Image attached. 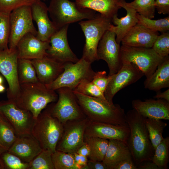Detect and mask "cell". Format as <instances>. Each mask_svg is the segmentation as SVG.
<instances>
[{"label": "cell", "instance_id": "7c38bea8", "mask_svg": "<svg viewBox=\"0 0 169 169\" xmlns=\"http://www.w3.org/2000/svg\"><path fill=\"white\" fill-rule=\"evenodd\" d=\"M0 113L12 126L17 136L31 135L35 119L31 112L8 100L0 102Z\"/></svg>", "mask_w": 169, "mask_h": 169}, {"label": "cell", "instance_id": "ee69618b", "mask_svg": "<svg viewBox=\"0 0 169 169\" xmlns=\"http://www.w3.org/2000/svg\"><path fill=\"white\" fill-rule=\"evenodd\" d=\"M155 4L159 14H169V0H155Z\"/></svg>", "mask_w": 169, "mask_h": 169}, {"label": "cell", "instance_id": "e575fe53", "mask_svg": "<svg viewBox=\"0 0 169 169\" xmlns=\"http://www.w3.org/2000/svg\"><path fill=\"white\" fill-rule=\"evenodd\" d=\"M155 0H134L126 4L134 9L140 15L152 19L154 17L155 11Z\"/></svg>", "mask_w": 169, "mask_h": 169}, {"label": "cell", "instance_id": "8d00e7d4", "mask_svg": "<svg viewBox=\"0 0 169 169\" xmlns=\"http://www.w3.org/2000/svg\"><path fill=\"white\" fill-rule=\"evenodd\" d=\"M10 13L0 12V50L8 48Z\"/></svg>", "mask_w": 169, "mask_h": 169}, {"label": "cell", "instance_id": "d4e9b609", "mask_svg": "<svg viewBox=\"0 0 169 169\" xmlns=\"http://www.w3.org/2000/svg\"><path fill=\"white\" fill-rule=\"evenodd\" d=\"M77 6L82 9L92 10L99 13L102 16L110 20L117 15L121 8V0H75Z\"/></svg>", "mask_w": 169, "mask_h": 169}, {"label": "cell", "instance_id": "f546056e", "mask_svg": "<svg viewBox=\"0 0 169 169\" xmlns=\"http://www.w3.org/2000/svg\"><path fill=\"white\" fill-rule=\"evenodd\" d=\"M18 75L20 84L38 81L35 68L30 60L18 59Z\"/></svg>", "mask_w": 169, "mask_h": 169}, {"label": "cell", "instance_id": "f6af8a7d", "mask_svg": "<svg viewBox=\"0 0 169 169\" xmlns=\"http://www.w3.org/2000/svg\"><path fill=\"white\" fill-rule=\"evenodd\" d=\"M76 163L79 166L81 169H86L88 158L76 152L72 153Z\"/></svg>", "mask_w": 169, "mask_h": 169}, {"label": "cell", "instance_id": "f1b7e54d", "mask_svg": "<svg viewBox=\"0 0 169 169\" xmlns=\"http://www.w3.org/2000/svg\"><path fill=\"white\" fill-rule=\"evenodd\" d=\"M84 141L89 145L90 153L89 159L103 161L109 144V140L97 137L84 138Z\"/></svg>", "mask_w": 169, "mask_h": 169}, {"label": "cell", "instance_id": "2e32d148", "mask_svg": "<svg viewBox=\"0 0 169 169\" xmlns=\"http://www.w3.org/2000/svg\"><path fill=\"white\" fill-rule=\"evenodd\" d=\"M69 25L59 29L51 36L50 46L46 51L47 56L62 63H75L79 60L69 44L67 33Z\"/></svg>", "mask_w": 169, "mask_h": 169}, {"label": "cell", "instance_id": "f5cc1de1", "mask_svg": "<svg viewBox=\"0 0 169 169\" xmlns=\"http://www.w3.org/2000/svg\"><path fill=\"white\" fill-rule=\"evenodd\" d=\"M0 169H4L2 161L0 157Z\"/></svg>", "mask_w": 169, "mask_h": 169}, {"label": "cell", "instance_id": "52a82bcc", "mask_svg": "<svg viewBox=\"0 0 169 169\" xmlns=\"http://www.w3.org/2000/svg\"><path fill=\"white\" fill-rule=\"evenodd\" d=\"M91 64L82 57L75 63H65L62 73L53 82L45 85L53 90L63 87H68L73 90L84 81H92L95 72L93 70Z\"/></svg>", "mask_w": 169, "mask_h": 169}, {"label": "cell", "instance_id": "c3c4849f", "mask_svg": "<svg viewBox=\"0 0 169 169\" xmlns=\"http://www.w3.org/2000/svg\"><path fill=\"white\" fill-rule=\"evenodd\" d=\"M77 153L88 158L90 153V150L88 144L86 142L78 149Z\"/></svg>", "mask_w": 169, "mask_h": 169}, {"label": "cell", "instance_id": "d6a6232c", "mask_svg": "<svg viewBox=\"0 0 169 169\" xmlns=\"http://www.w3.org/2000/svg\"><path fill=\"white\" fill-rule=\"evenodd\" d=\"M52 159L54 169H81L72 153L56 150L52 154Z\"/></svg>", "mask_w": 169, "mask_h": 169}, {"label": "cell", "instance_id": "9a60e30c", "mask_svg": "<svg viewBox=\"0 0 169 169\" xmlns=\"http://www.w3.org/2000/svg\"><path fill=\"white\" fill-rule=\"evenodd\" d=\"M144 76L143 73L136 65L131 63H123L119 71L111 75V79L104 92L106 100L113 103L114 97L117 92L136 83Z\"/></svg>", "mask_w": 169, "mask_h": 169}, {"label": "cell", "instance_id": "681fc988", "mask_svg": "<svg viewBox=\"0 0 169 169\" xmlns=\"http://www.w3.org/2000/svg\"><path fill=\"white\" fill-rule=\"evenodd\" d=\"M154 97L163 99L169 102V89L163 92L158 91Z\"/></svg>", "mask_w": 169, "mask_h": 169}, {"label": "cell", "instance_id": "cb8c5ba5", "mask_svg": "<svg viewBox=\"0 0 169 169\" xmlns=\"http://www.w3.org/2000/svg\"><path fill=\"white\" fill-rule=\"evenodd\" d=\"M120 6L126 10V14L120 18H119L117 15L113 17L111 22L116 26L111 24L108 29L115 34L116 41L119 44L125 34L137 24L138 22L137 13L134 9L126 4L125 0H121Z\"/></svg>", "mask_w": 169, "mask_h": 169}, {"label": "cell", "instance_id": "4316f807", "mask_svg": "<svg viewBox=\"0 0 169 169\" xmlns=\"http://www.w3.org/2000/svg\"><path fill=\"white\" fill-rule=\"evenodd\" d=\"M131 157V154L126 142L120 140H110L103 161L108 169H113L119 162Z\"/></svg>", "mask_w": 169, "mask_h": 169}, {"label": "cell", "instance_id": "4fadbf2b", "mask_svg": "<svg viewBox=\"0 0 169 169\" xmlns=\"http://www.w3.org/2000/svg\"><path fill=\"white\" fill-rule=\"evenodd\" d=\"M18 53L16 48L0 50V73L7 81L8 87L7 95L8 100H13L20 90L18 75Z\"/></svg>", "mask_w": 169, "mask_h": 169}, {"label": "cell", "instance_id": "8fae6325", "mask_svg": "<svg viewBox=\"0 0 169 169\" xmlns=\"http://www.w3.org/2000/svg\"><path fill=\"white\" fill-rule=\"evenodd\" d=\"M89 121L86 117L69 121L64 124L63 132L56 150L70 153L76 152L85 143L84 133Z\"/></svg>", "mask_w": 169, "mask_h": 169}, {"label": "cell", "instance_id": "f907efd6", "mask_svg": "<svg viewBox=\"0 0 169 169\" xmlns=\"http://www.w3.org/2000/svg\"><path fill=\"white\" fill-rule=\"evenodd\" d=\"M5 87L3 84H0V93L4 92L5 90Z\"/></svg>", "mask_w": 169, "mask_h": 169}, {"label": "cell", "instance_id": "7402d4cb", "mask_svg": "<svg viewBox=\"0 0 169 169\" xmlns=\"http://www.w3.org/2000/svg\"><path fill=\"white\" fill-rule=\"evenodd\" d=\"M159 35L158 32L137 23L127 33L121 42L126 46L152 48Z\"/></svg>", "mask_w": 169, "mask_h": 169}, {"label": "cell", "instance_id": "484cf974", "mask_svg": "<svg viewBox=\"0 0 169 169\" xmlns=\"http://www.w3.org/2000/svg\"><path fill=\"white\" fill-rule=\"evenodd\" d=\"M144 84L145 89L155 91L169 87V56L164 57L152 74L146 78Z\"/></svg>", "mask_w": 169, "mask_h": 169}, {"label": "cell", "instance_id": "ffe728a7", "mask_svg": "<svg viewBox=\"0 0 169 169\" xmlns=\"http://www.w3.org/2000/svg\"><path fill=\"white\" fill-rule=\"evenodd\" d=\"M133 109L147 118L169 120V102L161 99L132 101Z\"/></svg>", "mask_w": 169, "mask_h": 169}, {"label": "cell", "instance_id": "5bb4252c", "mask_svg": "<svg viewBox=\"0 0 169 169\" xmlns=\"http://www.w3.org/2000/svg\"><path fill=\"white\" fill-rule=\"evenodd\" d=\"M97 55L98 60L102 59L107 63L109 75L116 73L122 67L120 46L116 41L114 32L109 30L105 32L99 43Z\"/></svg>", "mask_w": 169, "mask_h": 169}, {"label": "cell", "instance_id": "603a6c76", "mask_svg": "<svg viewBox=\"0 0 169 169\" xmlns=\"http://www.w3.org/2000/svg\"><path fill=\"white\" fill-rule=\"evenodd\" d=\"M42 150L37 141L31 135H27L18 136L8 151L29 163Z\"/></svg>", "mask_w": 169, "mask_h": 169}, {"label": "cell", "instance_id": "6da1fadb", "mask_svg": "<svg viewBox=\"0 0 169 169\" xmlns=\"http://www.w3.org/2000/svg\"><path fill=\"white\" fill-rule=\"evenodd\" d=\"M146 118L134 109L125 113L130 129L127 144L137 166L144 162L151 161L154 152L145 125Z\"/></svg>", "mask_w": 169, "mask_h": 169}, {"label": "cell", "instance_id": "7dc6e473", "mask_svg": "<svg viewBox=\"0 0 169 169\" xmlns=\"http://www.w3.org/2000/svg\"><path fill=\"white\" fill-rule=\"evenodd\" d=\"M137 169H160L152 161H147L143 162L137 166Z\"/></svg>", "mask_w": 169, "mask_h": 169}, {"label": "cell", "instance_id": "83f0119b", "mask_svg": "<svg viewBox=\"0 0 169 169\" xmlns=\"http://www.w3.org/2000/svg\"><path fill=\"white\" fill-rule=\"evenodd\" d=\"M161 120L147 118L145 119L149 138L154 150L164 139L163 133L167 125V123Z\"/></svg>", "mask_w": 169, "mask_h": 169}, {"label": "cell", "instance_id": "8992f818", "mask_svg": "<svg viewBox=\"0 0 169 169\" xmlns=\"http://www.w3.org/2000/svg\"><path fill=\"white\" fill-rule=\"evenodd\" d=\"M111 22L99 14L92 18L79 23L85 38L82 58L91 64L98 60L97 50L99 43L109 29Z\"/></svg>", "mask_w": 169, "mask_h": 169}, {"label": "cell", "instance_id": "4dcf8cb0", "mask_svg": "<svg viewBox=\"0 0 169 169\" xmlns=\"http://www.w3.org/2000/svg\"><path fill=\"white\" fill-rule=\"evenodd\" d=\"M12 126L0 113V143L8 151L17 138Z\"/></svg>", "mask_w": 169, "mask_h": 169}, {"label": "cell", "instance_id": "5b68a950", "mask_svg": "<svg viewBox=\"0 0 169 169\" xmlns=\"http://www.w3.org/2000/svg\"><path fill=\"white\" fill-rule=\"evenodd\" d=\"M48 7L51 21L58 29L70 24L89 19L96 15L95 11L79 8L69 0H51Z\"/></svg>", "mask_w": 169, "mask_h": 169}, {"label": "cell", "instance_id": "277c9868", "mask_svg": "<svg viewBox=\"0 0 169 169\" xmlns=\"http://www.w3.org/2000/svg\"><path fill=\"white\" fill-rule=\"evenodd\" d=\"M63 128V124L52 115L47 105L35 119L31 135L43 150L52 153L56 151Z\"/></svg>", "mask_w": 169, "mask_h": 169}, {"label": "cell", "instance_id": "9c48e42d", "mask_svg": "<svg viewBox=\"0 0 169 169\" xmlns=\"http://www.w3.org/2000/svg\"><path fill=\"white\" fill-rule=\"evenodd\" d=\"M120 56L122 62L136 65L146 78L151 76L164 57L157 54L152 48L133 47L122 45Z\"/></svg>", "mask_w": 169, "mask_h": 169}, {"label": "cell", "instance_id": "11a10c76", "mask_svg": "<svg viewBox=\"0 0 169 169\" xmlns=\"http://www.w3.org/2000/svg\"></svg>", "mask_w": 169, "mask_h": 169}, {"label": "cell", "instance_id": "db71d44e", "mask_svg": "<svg viewBox=\"0 0 169 169\" xmlns=\"http://www.w3.org/2000/svg\"><path fill=\"white\" fill-rule=\"evenodd\" d=\"M3 77L0 75V84H3Z\"/></svg>", "mask_w": 169, "mask_h": 169}, {"label": "cell", "instance_id": "b9f144b4", "mask_svg": "<svg viewBox=\"0 0 169 169\" xmlns=\"http://www.w3.org/2000/svg\"><path fill=\"white\" fill-rule=\"evenodd\" d=\"M111 79L105 71H99L95 72L92 82L104 93Z\"/></svg>", "mask_w": 169, "mask_h": 169}, {"label": "cell", "instance_id": "bcb514c9", "mask_svg": "<svg viewBox=\"0 0 169 169\" xmlns=\"http://www.w3.org/2000/svg\"><path fill=\"white\" fill-rule=\"evenodd\" d=\"M86 169H108V168L103 161L88 159Z\"/></svg>", "mask_w": 169, "mask_h": 169}, {"label": "cell", "instance_id": "44dd1931", "mask_svg": "<svg viewBox=\"0 0 169 169\" xmlns=\"http://www.w3.org/2000/svg\"><path fill=\"white\" fill-rule=\"evenodd\" d=\"M38 81L45 85L54 80L64 70V64L47 56L31 60Z\"/></svg>", "mask_w": 169, "mask_h": 169}, {"label": "cell", "instance_id": "d590c367", "mask_svg": "<svg viewBox=\"0 0 169 169\" xmlns=\"http://www.w3.org/2000/svg\"><path fill=\"white\" fill-rule=\"evenodd\" d=\"M52 154L49 151L43 150L29 163L28 169H54Z\"/></svg>", "mask_w": 169, "mask_h": 169}, {"label": "cell", "instance_id": "7bdbcfd3", "mask_svg": "<svg viewBox=\"0 0 169 169\" xmlns=\"http://www.w3.org/2000/svg\"><path fill=\"white\" fill-rule=\"evenodd\" d=\"M113 169H137L132 157L124 159L117 163Z\"/></svg>", "mask_w": 169, "mask_h": 169}, {"label": "cell", "instance_id": "d6986e66", "mask_svg": "<svg viewBox=\"0 0 169 169\" xmlns=\"http://www.w3.org/2000/svg\"><path fill=\"white\" fill-rule=\"evenodd\" d=\"M49 46V42L42 41L34 34L28 33L20 40L16 48L18 59L32 60L47 56Z\"/></svg>", "mask_w": 169, "mask_h": 169}, {"label": "cell", "instance_id": "30bf717a", "mask_svg": "<svg viewBox=\"0 0 169 169\" xmlns=\"http://www.w3.org/2000/svg\"><path fill=\"white\" fill-rule=\"evenodd\" d=\"M31 6L24 5L16 8L10 13V34L8 46L14 49L26 34L36 35L37 31L33 23Z\"/></svg>", "mask_w": 169, "mask_h": 169}, {"label": "cell", "instance_id": "e0dca14e", "mask_svg": "<svg viewBox=\"0 0 169 169\" xmlns=\"http://www.w3.org/2000/svg\"><path fill=\"white\" fill-rule=\"evenodd\" d=\"M130 133L128 125H115L89 120L84 133V138L97 137L108 140H120L127 143Z\"/></svg>", "mask_w": 169, "mask_h": 169}, {"label": "cell", "instance_id": "ac0fdd59", "mask_svg": "<svg viewBox=\"0 0 169 169\" xmlns=\"http://www.w3.org/2000/svg\"><path fill=\"white\" fill-rule=\"evenodd\" d=\"M30 6L33 19L38 27L36 37L42 41L49 42L58 29L49 18L48 7L41 0H37Z\"/></svg>", "mask_w": 169, "mask_h": 169}, {"label": "cell", "instance_id": "ab89813d", "mask_svg": "<svg viewBox=\"0 0 169 169\" xmlns=\"http://www.w3.org/2000/svg\"><path fill=\"white\" fill-rule=\"evenodd\" d=\"M152 49L159 55L165 57L169 54V32L167 31L159 35L153 46Z\"/></svg>", "mask_w": 169, "mask_h": 169}, {"label": "cell", "instance_id": "836d02e7", "mask_svg": "<svg viewBox=\"0 0 169 169\" xmlns=\"http://www.w3.org/2000/svg\"><path fill=\"white\" fill-rule=\"evenodd\" d=\"M138 19L137 23L155 32L161 33L169 31V16L158 20L144 17L137 13L136 14Z\"/></svg>", "mask_w": 169, "mask_h": 169}, {"label": "cell", "instance_id": "f35d334b", "mask_svg": "<svg viewBox=\"0 0 169 169\" xmlns=\"http://www.w3.org/2000/svg\"><path fill=\"white\" fill-rule=\"evenodd\" d=\"M73 90L88 96L106 99L104 93L91 81L85 80L82 82Z\"/></svg>", "mask_w": 169, "mask_h": 169}, {"label": "cell", "instance_id": "3957f363", "mask_svg": "<svg viewBox=\"0 0 169 169\" xmlns=\"http://www.w3.org/2000/svg\"><path fill=\"white\" fill-rule=\"evenodd\" d=\"M58 99L55 91L38 81L20 84L18 94L11 101L18 107L31 112L35 119L49 103L56 102Z\"/></svg>", "mask_w": 169, "mask_h": 169}, {"label": "cell", "instance_id": "74e56055", "mask_svg": "<svg viewBox=\"0 0 169 169\" xmlns=\"http://www.w3.org/2000/svg\"><path fill=\"white\" fill-rule=\"evenodd\" d=\"M4 168L8 169H28L29 163L23 161L19 157L5 151L0 155Z\"/></svg>", "mask_w": 169, "mask_h": 169}, {"label": "cell", "instance_id": "60d3db41", "mask_svg": "<svg viewBox=\"0 0 169 169\" xmlns=\"http://www.w3.org/2000/svg\"><path fill=\"white\" fill-rule=\"evenodd\" d=\"M37 0H0V12L10 13L16 8L31 6Z\"/></svg>", "mask_w": 169, "mask_h": 169}, {"label": "cell", "instance_id": "ba28073f", "mask_svg": "<svg viewBox=\"0 0 169 169\" xmlns=\"http://www.w3.org/2000/svg\"><path fill=\"white\" fill-rule=\"evenodd\" d=\"M55 91L58 95L56 102L48 106L52 115L62 123L87 117L72 89L63 87Z\"/></svg>", "mask_w": 169, "mask_h": 169}, {"label": "cell", "instance_id": "7a4b0ae2", "mask_svg": "<svg viewBox=\"0 0 169 169\" xmlns=\"http://www.w3.org/2000/svg\"><path fill=\"white\" fill-rule=\"evenodd\" d=\"M74 92L84 114L90 120L128 125L125 120L124 110L119 105L110 103L106 99Z\"/></svg>", "mask_w": 169, "mask_h": 169}, {"label": "cell", "instance_id": "816d5d0a", "mask_svg": "<svg viewBox=\"0 0 169 169\" xmlns=\"http://www.w3.org/2000/svg\"><path fill=\"white\" fill-rule=\"evenodd\" d=\"M6 151H7L0 143V154H1L3 152Z\"/></svg>", "mask_w": 169, "mask_h": 169}, {"label": "cell", "instance_id": "1f68e13d", "mask_svg": "<svg viewBox=\"0 0 169 169\" xmlns=\"http://www.w3.org/2000/svg\"><path fill=\"white\" fill-rule=\"evenodd\" d=\"M169 158V137L164 138L154 150L151 161L160 169H167Z\"/></svg>", "mask_w": 169, "mask_h": 169}]
</instances>
